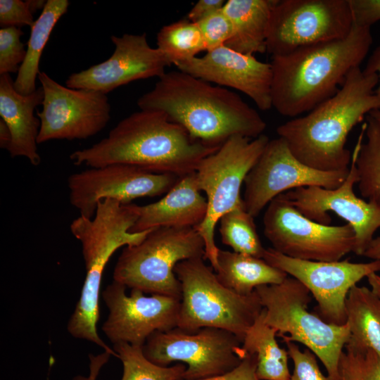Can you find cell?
I'll list each match as a JSON object with an SVG mask.
<instances>
[{
  "instance_id": "obj_1",
  "label": "cell",
  "mask_w": 380,
  "mask_h": 380,
  "mask_svg": "<svg viewBox=\"0 0 380 380\" xmlns=\"http://www.w3.org/2000/svg\"><path fill=\"white\" fill-rule=\"evenodd\" d=\"M137 106L162 111L192 139L215 148L236 135L257 138L266 128L258 112L238 94L179 70L159 77Z\"/></svg>"
},
{
  "instance_id": "obj_2",
  "label": "cell",
  "mask_w": 380,
  "mask_h": 380,
  "mask_svg": "<svg viewBox=\"0 0 380 380\" xmlns=\"http://www.w3.org/2000/svg\"><path fill=\"white\" fill-rule=\"evenodd\" d=\"M218 148L194 140L162 111L140 110L120 120L98 143L72 152L70 159L76 165L127 164L182 177Z\"/></svg>"
},
{
  "instance_id": "obj_3",
  "label": "cell",
  "mask_w": 380,
  "mask_h": 380,
  "mask_svg": "<svg viewBox=\"0 0 380 380\" xmlns=\"http://www.w3.org/2000/svg\"><path fill=\"white\" fill-rule=\"evenodd\" d=\"M376 73L352 69L339 89L305 115L279 125L277 132L292 153L306 165L322 171L349 169L352 155L346 147L352 129L373 110L380 109Z\"/></svg>"
},
{
  "instance_id": "obj_4",
  "label": "cell",
  "mask_w": 380,
  "mask_h": 380,
  "mask_svg": "<svg viewBox=\"0 0 380 380\" xmlns=\"http://www.w3.org/2000/svg\"><path fill=\"white\" fill-rule=\"evenodd\" d=\"M372 42L370 27L353 23L343 39L272 56V107L286 117L308 113L339 89L365 58Z\"/></svg>"
},
{
  "instance_id": "obj_5",
  "label": "cell",
  "mask_w": 380,
  "mask_h": 380,
  "mask_svg": "<svg viewBox=\"0 0 380 380\" xmlns=\"http://www.w3.org/2000/svg\"><path fill=\"white\" fill-rule=\"evenodd\" d=\"M265 310V322L286 342L303 344L324 366L328 376L340 380L339 362L350 332L348 324L335 325L308 310L310 291L293 277L255 289Z\"/></svg>"
},
{
  "instance_id": "obj_6",
  "label": "cell",
  "mask_w": 380,
  "mask_h": 380,
  "mask_svg": "<svg viewBox=\"0 0 380 380\" xmlns=\"http://www.w3.org/2000/svg\"><path fill=\"white\" fill-rule=\"evenodd\" d=\"M203 258L180 261L174 270L181 284L177 327L196 332L203 327L229 331L243 342L262 310L254 291L243 296L224 286Z\"/></svg>"
},
{
  "instance_id": "obj_7",
  "label": "cell",
  "mask_w": 380,
  "mask_h": 380,
  "mask_svg": "<svg viewBox=\"0 0 380 380\" xmlns=\"http://www.w3.org/2000/svg\"><path fill=\"white\" fill-rule=\"evenodd\" d=\"M205 243L194 227H158L139 243L122 249L113 280L127 288L181 300V284L174 270L180 261L203 258Z\"/></svg>"
},
{
  "instance_id": "obj_8",
  "label": "cell",
  "mask_w": 380,
  "mask_h": 380,
  "mask_svg": "<svg viewBox=\"0 0 380 380\" xmlns=\"http://www.w3.org/2000/svg\"><path fill=\"white\" fill-rule=\"evenodd\" d=\"M269 141L263 134L254 139L232 137L204 158L195 171L198 187L205 194L208 205L204 220L195 229L205 243L204 260H209L215 271L219 251L214 237L216 224L224 214L243 205L242 184Z\"/></svg>"
},
{
  "instance_id": "obj_9",
  "label": "cell",
  "mask_w": 380,
  "mask_h": 380,
  "mask_svg": "<svg viewBox=\"0 0 380 380\" xmlns=\"http://www.w3.org/2000/svg\"><path fill=\"white\" fill-rule=\"evenodd\" d=\"M242 343L233 333L219 328L203 327L189 332L175 327L152 334L142 350L148 360L159 366L185 362L183 380H200L236 367L243 360Z\"/></svg>"
},
{
  "instance_id": "obj_10",
  "label": "cell",
  "mask_w": 380,
  "mask_h": 380,
  "mask_svg": "<svg viewBox=\"0 0 380 380\" xmlns=\"http://www.w3.org/2000/svg\"><path fill=\"white\" fill-rule=\"evenodd\" d=\"M353 25L349 0H277L270 15L267 52L284 55L343 39Z\"/></svg>"
},
{
  "instance_id": "obj_11",
  "label": "cell",
  "mask_w": 380,
  "mask_h": 380,
  "mask_svg": "<svg viewBox=\"0 0 380 380\" xmlns=\"http://www.w3.org/2000/svg\"><path fill=\"white\" fill-rule=\"evenodd\" d=\"M264 234L275 251L291 258L338 261L353 252L355 234L349 224H323L300 213L279 195L267 205L263 216Z\"/></svg>"
},
{
  "instance_id": "obj_12",
  "label": "cell",
  "mask_w": 380,
  "mask_h": 380,
  "mask_svg": "<svg viewBox=\"0 0 380 380\" xmlns=\"http://www.w3.org/2000/svg\"><path fill=\"white\" fill-rule=\"evenodd\" d=\"M262 258L306 286L317 303L316 314L326 322L338 326L347 321L346 300L350 290L363 278L380 272L376 260H306L291 258L272 248L265 249Z\"/></svg>"
},
{
  "instance_id": "obj_13",
  "label": "cell",
  "mask_w": 380,
  "mask_h": 380,
  "mask_svg": "<svg viewBox=\"0 0 380 380\" xmlns=\"http://www.w3.org/2000/svg\"><path fill=\"white\" fill-rule=\"evenodd\" d=\"M348 171L312 168L292 153L284 139L279 137L270 139L244 180V208L255 217L284 191L307 186L336 189L343 182Z\"/></svg>"
},
{
  "instance_id": "obj_14",
  "label": "cell",
  "mask_w": 380,
  "mask_h": 380,
  "mask_svg": "<svg viewBox=\"0 0 380 380\" xmlns=\"http://www.w3.org/2000/svg\"><path fill=\"white\" fill-rule=\"evenodd\" d=\"M38 80L44 92L42 110L37 111L40 128L37 144L54 139H86L100 132L110 119L106 94L63 86L46 72Z\"/></svg>"
},
{
  "instance_id": "obj_15",
  "label": "cell",
  "mask_w": 380,
  "mask_h": 380,
  "mask_svg": "<svg viewBox=\"0 0 380 380\" xmlns=\"http://www.w3.org/2000/svg\"><path fill=\"white\" fill-rule=\"evenodd\" d=\"M180 178L127 164L90 167L68 177L69 201L81 216L92 218L98 203L103 200L129 204L138 198L161 196Z\"/></svg>"
},
{
  "instance_id": "obj_16",
  "label": "cell",
  "mask_w": 380,
  "mask_h": 380,
  "mask_svg": "<svg viewBox=\"0 0 380 380\" xmlns=\"http://www.w3.org/2000/svg\"><path fill=\"white\" fill-rule=\"evenodd\" d=\"M126 288L113 280L102 292L109 312L102 331L113 344L143 346L154 332L177 327L180 299L160 294L146 296L135 289L127 296Z\"/></svg>"
},
{
  "instance_id": "obj_17",
  "label": "cell",
  "mask_w": 380,
  "mask_h": 380,
  "mask_svg": "<svg viewBox=\"0 0 380 380\" xmlns=\"http://www.w3.org/2000/svg\"><path fill=\"white\" fill-rule=\"evenodd\" d=\"M358 175L353 153L348 174L334 189L320 186L300 187L284 193L286 199L306 217L329 224L331 211L344 219L353 229L355 243L353 252L362 255L380 228V201H366L354 193Z\"/></svg>"
},
{
  "instance_id": "obj_18",
  "label": "cell",
  "mask_w": 380,
  "mask_h": 380,
  "mask_svg": "<svg viewBox=\"0 0 380 380\" xmlns=\"http://www.w3.org/2000/svg\"><path fill=\"white\" fill-rule=\"evenodd\" d=\"M110 39L115 46L111 56L87 70L71 74L65 82L66 87L106 94L138 80L159 78L171 65L160 49L149 46L146 33L112 35Z\"/></svg>"
},
{
  "instance_id": "obj_19",
  "label": "cell",
  "mask_w": 380,
  "mask_h": 380,
  "mask_svg": "<svg viewBox=\"0 0 380 380\" xmlns=\"http://www.w3.org/2000/svg\"><path fill=\"white\" fill-rule=\"evenodd\" d=\"M137 217L133 203L105 199L98 203L92 218L80 215L72 220L70 229L80 242L87 277L102 278L118 248L139 243L153 229L131 232Z\"/></svg>"
},
{
  "instance_id": "obj_20",
  "label": "cell",
  "mask_w": 380,
  "mask_h": 380,
  "mask_svg": "<svg viewBox=\"0 0 380 380\" xmlns=\"http://www.w3.org/2000/svg\"><path fill=\"white\" fill-rule=\"evenodd\" d=\"M175 65L194 77L245 94L261 110L272 108V65L253 55L243 54L224 45Z\"/></svg>"
},
{
  "instance_id": "obj_21",
  "label": "cell",
  "mask_w": 380,
  "mask_h": 380,
  "mask_svg": "<svg viewBox=\"0 0 380 380\" xmlns=\"http://www.w3.org/2000/svg\"><path fill=\"white\" fill-rule=\"evenodd\" d=\"M201 192L194 172L181 177L158 201L133 204L138 217L130 232L158 227L195 228L203 222L208 210L206 198Z\"/></svg>"
},
{
  "instance_id": "obj_22",
  "label": "cell",
  "mask_w": 380,
  "mask_h": 380,
  "mask_svg": "<svg viewBox=\"0 0 380 380\" xmlns=\"http://www.w3.org/2000/svg\"><path fill=\"white\" fill-rule=\"evenodd\" d=\"M43 99L42 87L30 94L23 95L15 91L10 74L0 75V115L11 134L7 151L13 158H26L34 166L41 163L37 151L41 122L34 111Z\"/></svg>"
},
{
  "instance_id": "obj_23",
  "label": "cell",
  "mask_w": 380,
  "mask_h": 380,
  "mask_svg": "<svg viewBox=\"0 0 380 380\" xmlns=\"http://www.w3.org/2000/svg\"><path fill=\"white\" fill-rule=\"evenodd\" d=\"M277 0H228L223 10L231 20L232 35L225 44L239 53L267 52L270 15Z\"/></svg>"
},
{
  "instance_id": "obj_24",
  "label": "cell",
  "mask_w": 380,
  "mask_h": 380,
  "mask_svg": "<svg viewBox=\"0 0 380 380\" xmlns=\"http://www.w3.org/2000/svg\"><path fill=\"white\" fill-rule=\"evenodd\" d=\"M216 276L227 288L246 296L262 285L281 283L288 274L263 258L219 248Z\"/></svg>"
},
{
  "instance_id": "obj_25",
  "label": "cell",
  "mask_w": 380,
  "mask_h": 380,
  "mask_svg": "<svg viewBox=\"0 0 380 380\" xmlns=\"http://www.w3.org/2000/svg\"><path fill=\"white\" fill-rule=\"evenodd\" d=\"M262 308L258 317L246 332L241 349L243 358L255 355L256 375L260 380H290L288 350L281 348L277 340V331L264 320Z\"/></svg>"
},
{
  "instance_id": "obj_26",
  "label": "cell",
  "mask_w": 380,
  "mask_h": 380,
  "mask_svg": "<svg viewBox=\"0 0 380 380\" xmlns=\"http://www.w3.org/2000/svg\"><path fill=\"white\" fill-rule=\"evenodd\" d=\"M350 336L346 346L370 348L380 357V298L366 286L355 285L346 300Z\"/></svg>"
},
{
  "instance_id": "obj_27",
  "label": "cell",
  "mask_w": 380,
  "mask_h": 380,
  "mask_svg": "<svg viewBox=\"0 0 380 380\" xmlns=\"http://www.w3.org/2000/svg\"><path fill=\"white\" fill-rule=\"evenodd\" d=\"M68 0H48L39 18L30 27L26 56L20 65L13 86L17 92L27 95L37 90L36 79L39 71V61L51 33L60 18L66 13Z\"/></svg>"
},
{
  "instance_id": "obj_28",
  "label": "cell",
  "mask_w": 380,
  "mask_h": 380,
  "mask_svg": "<svg viewBox=\"0 0 380 380\" xmlns=\"http://www.w3.org/2000/svg\"><path fill=\"white\" fill-rule=\"evenodd\" d=\"M353 153L360 195L368 201H380V122L369 114Z\"/></svg>"
},
{
  "instance_id": "obj_29",
  "label": "cell",
  "mask_w": 380,
  "mask_h": 380,
  "mask_svg": "<svg viewBox=\"0 0 380 380\" xmlns=\"http://www.w3.org/2000/svg\"><path fill=\"white\" fill-rule=\"evenodd\" d=\"M157 48L171 65L194 58L201 52L206 51L198 24L187 18L163 26L157 34Z\"/></svg>"
},
{
  "instance_id": "obj_30",
  "label": "cell",
  "mask_w": 380,
  "mask_h": 380,
  "mask_svg": "<svg viewBox=\"0 0 380 380\" xmlns=\"http://www.w3.org/2000/svg\"><path fill=\"white\" fill-rule=\"evenodd\" d=\"M219 232L222 243L233 251L262 258L265 249L260 241L254 217L240 205L220 219Z\"/></svg>"
},
{
  "instance_id": "obj_31",
  "label": "cell",
  "mask_w": 380,
  "mask_h": 380,
  "mask_svg": "<svg viewBox=\"0 0 380 380\" xmlns=\"http://www.w3.org/2000/svg\"><path fill=\"white\" fill-rule=\"evenodd\" d=\"M142 347L127 343L113 344V350L123 365L121 380H183L184 365H157L144 356Z\"/></svg>"
},
{
  "instance_id": "obj_32",
  "label": "cell",
  "mask_w": 380,
  "mask_h": 380,
  "mask_svg": "<svg viewBox=\"0 0 380 380\" xmlns=\"http://www.w3.org/2000/svg\"><path fill=\"white\" fill-rule=\"evenodd\" d=\"M338 370L340 380H380V357L370 348L346 346Z\"/></svg>"
},
{
  "instance_id": "obj_33",
  "label": "cell",
  "mask_w": 380,
  "mask_h": 380,
  "mask_svg": "<svg viewBox=\"0 0 380 380\" xmlns=\"http://www.w3.org/2000/svg\"><path fill=\"white\" fill-rule=\"evenodd\" d=\"M20 27H6L0 29V75L18 72L26 56L23 35Z\"/></svg>"
},
{
  "instance_id": "obj_34",
  "label": "cell",
  "mask_w": 380,
  "mask_h": 380,
  "mask_svg": "<svg viewBox=\"0 0 380 380\" xmlns=\"http://www.w3.org/2000/svg\"><path fill=\"white\" fill-rule=\"evenodd\" d=\"M202 33L206 52L225 45L232 35V25L223 8L197 23Z\"/></svg>"
},
{
  "instance_id": "obj_35",
  "label": "cell",
  "mask_w": 380,
  "mask_h": 380,
  "mask_svg": "<svg viewBox=\"0 0 380 380\" xmlns=\"http://www.w3.org/2000/svg\"><path fill=\"white\" fill-rule=\"evenodd\" d=\"M286 344L294 365L290 380H334L322 374L316 355L310 349L306 348L302 351L294 342H286Z\"/></svg>"
},
{
  "instance_id": "obj_36",
  "label": "cell",
  "mask_w": 380,
  "mask_h": 380,
  "mask_svg": "<svg viewBox=\"0 0 380 380\" xmlns=\"http://www.w3.org/2000/svg\"><path fill=\"white\" fill-rule=\"evenodd\" d=\"M32 14L25 1H0V25L1 27H31L35 21Z\"/></svg>"
},
{
  "instance_id": "obj_37",
  "label": "cell",
  "mask_w": 380,
  "mask_h": 380,
  "mask_svg": "<svg viewBox=\"0 0 380 380\" xmlns=\"http://www.w3.org/2000/svg\"><path fill=\"white\" fill-rule=\"evenodd\" d=\"M353 23L372 27L380 20V0H349Z\"/></svg>"
},
{
  "instance_id": "obj_38",
  "label": "cell",
  "mask_w": 380,
  "mask_h": 380,
  "mask_svg": "<svg viewBox=\"0 0 380 380\" xmlns=\"http://www.w3.org/2000/svg\"><path fill=\"white\" fill-rule=\"evenodd\" d=\"M256 365V356L246 355L241 363L232 371L200 380H260L255 372Z\"/></svg>"
},
{
  "instance_id": "obj_39",
  "label": "cell",
  "mask_w": 380,
  "mask_h": 380,
  "mask_svg": "<svg viewBox=\"0 0 380 380\" xmlns=\"http://www.w3.org/2000/svg\"><path fill=\"white\" fill-rule=\"evenodd\" d=\"M224 0H199L187 14V19L194 23H198L213 12L223 8Z\"/></svg>"
},
{
  "instance_id": "obj_40",
  "label": "cell",
  "mask_w": 380,
  "mask_h": 380,
  "mask_svg": "<svg viewBox=\"0 0 380 380\" xmlns=\"http://www.w3.org/2000/svg\"><path fill=\"white\" fill-rule=\"evenodd\" d=\"M111 355L115 356V355L108 350H104L101 354L96 355H93L92 354L89 355V374L88 376H76L72 380H96L97 376L99 374L101 369L102 367L106 365Z\"/></svg>"
},
{
  "instance_id": "obj_41",
  "label": "cell",
  "mask_w": 380,
  "mask_h": 380,
  "mask_svg": "<svg viewBox=\"0 0 380 380\" xmlns=\"http://www.w3.org/2000/svg\"><path fill=\"white\" fill-rule=\"evenodd\" d=\"M364 70L368 72L378 75L379 82L376 89V93L380 96V45L374 50L369 56Z\"/></svg>"
},
{
  "instance_id": "obj_42",
  "label": "cell",
  "mask_w": 380,
  "mask_h": 380,
  "mask_svg": "<svg viewBox=\"0 0 380 380\" xmlns=\"http://www.w3.org/2000/svg\"><path fill=\"white\" fill-rule=\"evenodd\" d=\"M362 256L380 262V236L372 240Z\"/></svg>"
},
{
  "instance_id": "obj_43",
  "label": "cell",
  "mask_w": 380,
  "mask_h": 380,
  "mask_svg": "<svg viewBox=\"0 0 380 380\" xmlns=\"http://www.w3.org/2000/svg\"><path fill=\"white\" fill-rule=\"evenodd\" d=\"M11 142V132L5 123V122L1 119L0 120V147L3 149L8 150Z\"/></svg>"
},
{
  "instance_id": "obj_44",
  "label": "cell",
  "mask_w": 380,
  "mask_h": 380,
  "mask_svg": "<svg viewBox=\"0 0 380 380\" xmlns=\"http://www.w3.org/2000/svg\"><path fill=\"white\" fill-rule=\"evenodd\" d=\"M367 278L372 291L380 298V275L372 273Z\"/></svg>"
},
{
  "instance_id": "obj_45",
  "label": "cell",
  "mask_w": 380,
  "mask_h": 380,
  "mask_svg": "<svg viewBox=\"0 0 380 380\" xmlns=\"http://www.w3.org/2000/svg\"><path fill=\"white\" fill-rule=\"evenodd\" d=\"M30 11L34 13L38 10H43L45 7L46 1L44 0H27L25 1Z\"/></svg>"
},
{
  "instance_id": "obj_46",
  "label": "cell",
  "mask_w": 380,
  "mask_h": 380,
  "mask_svg": "<svg viewBox=\"0 0 380 380\" xmlns=\"http://www.w3.org/2000/svg\"><path fill=\"white\" fill-rule=\"evenodd\" d=\"M369 115L380 122V109L373 110L369 113Z\"/></svg>"
}]
</instances>
